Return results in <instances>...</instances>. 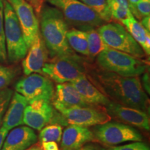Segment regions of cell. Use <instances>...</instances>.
I'll use <instances>...</instances> for the list:
<instances>
[{"instance_id":"cell-9","label":"cell","mask_w":150,"mask_h":150,"mask_svg":"<svg viewBox=\"0 0 150 150\" xmlns=\"http://www.w3.org/2000/svg\"><path fill=\"white\" fill-rule=\"evenodd\" d=\"M95 138L106 145H116L126 142L142 141V134L133 127L117 122H107L97 125L94 130Z\"/></svg>"},{"instance_id":"cell-19","label":"cell","mask_w":150,"mask_h":150,"mask_svg":"<svg viewBox=\"0 0 150 150\" xmlns=\"http://www.w3.org/2000/svg\"><path fill=\"white\" fill-rule=\"evenodd\" d=\"M29 102L20 93H13L4 116L2 127L8 130L23 125L24 112Z\"/></svg>"},{"instance_id":"cell-7","label":"cell","mask_w":150,"mask_h":150,"mask_svg":"<svg viewBox=\"0 0 150 150\" xmlns=\"http://www.w3.org/2000/svg\"><path fill=\"white\" fill-rule=\"evenodd\" d=\"M105 44L109 47L142 59L145 56L140 45L122 25L117 22L103 24L97 29Z\"/></svg>"},{"instance_id":"cell-32","label":"cell","mask_w":150,"mask_h":150,"mask_svg":"<svg viewBox=\"0 0 150 150\" xmlns=\"http://www.w3.org/2000/svg\"><path fill=\"white\" fill-rule=\"evenodd\" d=\"M40 145L42 150H60L58 143L54 141L42 142Z\"/></svg>"},{"instance_id":"cell-35","label":"cell","mask_w":150,"mask_h":150,"mask_svg":"<svg viewBox=\"0 0 150 150\" xmlns=\"http://www.w3.org/2000/svg\"><path fill=\"white\" fill-rule=\"evenodd\" d=\"M140 24H142V27L145 28L147 31H150V17H149V16L143 17V18H141V22H140Z\"/></svg>"},{"instance_id":"cell-39","label":"cell","mask_w":150,"mask_h":150,"mask_svg":"<svg viewBox=\"0 0 150 150\" xmlns=\"http://www.w3.org/2000/svg\"><path fill=\"white\" fill-rule=\"evenodd\" d=\"M102 150H109V149H102Z\"/></svg>"},{"instance_id":"cell-2","label":"cell","mask_w":150,"mask_h":150,"mask_svg":"<svg viewBox=\"0 0 150 150\" xmlns=\"http://www.w3.org/2000/svg\"><path fill=\"white\" fill-rule=\"evenodd\" d=\"M40 35L52 58L74 54L67 40L68 24L54 6L43 5L40 13Z\"/></svg>"},{"instance_id":"cell-8","label":"cell","mask_w":150,"mask_h":150,"mask_svg":"<svg viewBox=\"0 0 150 150\" xmlns=\"http://www.w3.org/2000/svg\"><path fill=\"white\" fill-rule=\"evenodd\" d=\"M42 71L49 79L57 83L71 82L85 74L81 60L75 54L52 58L45 63Z\"/></svg>"},{"instance_id":"cell-28","label":"cell","mask_w":150,"mask_h":150,"mask_svg":"<svg viewBox=\"0 0 150 150\" xmlns=\"http://www.w3.org/2000/svg\"><path fill=\"white\" fill-rule=\"evenodd\" d=\"M16 76V72L12 67L0 65V91L7 88Z\"/></svg>"},{"instance_id":"cell-26","label":"cell","mask_w":150,"mask_h":150,"mask_svg":"<svg viewBox=\"0 0 150 150\" xmlns=\"http://www.w3.org/2000/svg\"><path fill=\"white\" fill-rule=\"evenodd\" d=\"M7 60L6 47L4 35V20L3 0H0V61L6 62Z\"/></svg>"},{"instance_id":"cell-13","label":"cell","mask_w":150,"mask_h":150,"mask_svg":"<svg viewBox=\"0 0 150 150\" xmlns=\"http://www.w3.org/2000/svg\"><path fill=\"white\" fill-rule=\"evenodd\" d=\"M54 111L50 101L38 100L29 103L24 112L23 124L30 128L40 131L51 122Z\"/></svg>"},{"instance_id":"cell-14","label":"cell","mask_w":150,"mask_h":150,"mask_svg":"<svg viewBox=\"0 0 150 150\" xmlns=\"http://www.w3.org/2000/svg\"><path fill=\"white\" fill-rule=\"evenodd\" d=\"M47 60V50L40 33H39L22 61L24 74L26 76L33 73L43 74L42 69Z\"/></svg>"},{"instance_id":"cell-36","label":"cell","mask_w":150,"mask_h":150,"mask_svg":"<svg viewBox=\"0 0 150 150\" xmlns=\"http://www.w3.org/2000/svg\"><path fill=\"white\" fill-rule=\"evenodd\" d=\"M127 1H128L129 10L132 13L133 11L134 10L135 7H136V5L138 3L140 0H127Z\"/></svg>"},{"instance_id":"cell-24","label":"cell","mask_w":150,"mask_h":150,"mask_svg":"<svg viewBox=\"0 0 150 150\" xmlns=\"http://www.w3.org/2000/svg\"><path fill=\"white\" fill-rule=\"evenodd\" d=\"M62 134H63V127L59 124H52L50 125L44 127L40 131L39 134V141L47 142L54 141L56 142H61Z\"/></svg>"},{"instance_id":"cell-23","label":"cell","mask_w":150,"mask_h":150,"mask_svg":"<svg viewBox=\"0 0 150 150\" xmlns=\"http://www.w3.org/2000/svg\"><path fill=\"white\" fill-rule=\"evenodd\" d=\"M88 37V56L91 59L97 57L102 51L108 47L96 29H92L86 31Z\"/></svg>"},{"instance_id":"cell-38","label":"cell","mask_w":150,"mask_h":150,"mask_svg":"<svg viewBox=\"0 0 150 150\" xmlns=\"http://www.w3.org/2000/svg\"><path fill=\"white\" fill-rule=\"evenodd\" d=\"M76 150H96V149H95L93 145H84L83 147H81V148H79V149Z\"/></svg>"},{"instance_id":"cell-22","label":"cell","mask_w":150,"mask_h":150,"mask_svg":"<svg viewBox=\"0 0 150 150\" xmlns=\"http://www.w3.org/2000/svg\"><path fill=\"white\" fill-rule=\"evenodd\" d=\"M112 20L122 22L131 16L127 0H106Z\"/></svg>"},{"instance_id":"cell-30","label":"cell","mask_w":150,"mask_h":150,"mask_svg":"<svg viewBox=\"0 0 150 150\" xmlns=\"http://www.w3.org/2000/svg\"><path fill=\"white\" fill-rule=\"evenodd\" d=\"M109 150H150V148L145 142L137 141L125 145L113 147Z\"/></svg>"},{"instance_id":"cell-21","label":"cell","mask_w":150,"mask_h":150,"mask_svg":"<svg viewBox=\"0 0 150 150\" xmlns=\"http://www.w3.org/2000/svg\"><path fill=\"white\" fill-rule=\"evenodd\" d=\"M67 40L73 51L82 55L88 56V37L86 31L75 28L68 30L67 33Z\"/></svg>"},{"instance_id":"cell-12","label":"cell","mask_w":150,"mask_h":150,"mask_svg":"<svg viewBox=\"0 0 150 150\" xmlns=\"http://www.w3.org/2000/svg\"><path fill=\"white\" fill-rule=\"evenodd\" d=\"M105 108L111 118L114 117L117 120L129 126L149 131V116L143 110L112 102Z\"/></svg>"},{"instance_id":"cell-3","label":"cell","mask_w":150,"mask_h":150,"mask_svg":"<svg viewBox=\"0 0 150 150\" xmlns=\"http://www.w3.org/2000/svg\"><path fill=\"white\" fill-rule=\"evenodd\" d=\"M101 69L123 76H139L147 70V62L108 47L97 56Z\"/></svg>"},{"instance_id":"cell-17","label":"cell","mask_w":150,"mask_h":150,"mask_svg":"<svg viewBox=\"0 0 150 150\" xmlns=\"http://www.w3.org/2000/svg\"><path fill=\"white\" fill-rule=\"evenodd\" d=\"M37 136L27 126L17 127L7 134L1 150H26L36 143Z\"/></svg>"},{"instance_id":"cell-29","label":"cell","mask_w":150,"mask_h":150,"mask_svg":"<svg viewBox=\"0 0 150 150\" xmlns=\"http://www.w3.org/2000/svg\"><path fill=\"white\" fill-rule=\"evenodd\" d=\"M131 13L139 20H141L143 17L149 16L150 0H140Z\"/></svg>"},{"instance_id":"cell-33","label":"cell","mask_w":150,"mask_h":150,"mask_svg":"<svg viewBox=\"0 0 150 150\" xmlns=\"http://www.w3.org/2000/svg\"><path fill=\"white\" fill-rule=\"evenodd\" d=\"M30 4L33 6L35 11L37 13L40 14L41 9H42L43 5H44V0H26Z\"/></svg>"},{"instance_id":"cell-37","label":"cell","mask_w":150,"mask_h":150,"mask_svg":"<svg viewBox=\"0 0 150 150\" xmlns=\"http://www.w3.org/2000/svg\"><path fill=\"white\" fill-rule=\"evenodd\" d=\"M26 150H42L40 147V144H34L32 146L28 148Z\"/></svg>"},{"instance_id":"cell-6","label":"cell","mask_w":150,"mask_h":150,"mask_svg":"<svg viewBox=\"0 0 150 150\" xmlns=\"http://www.w3.org/2000/svg\"><path fill=\"white\" fill-rule=\"evenodd\" d=\"M94 106H75L61 109L59 110V115L53 117L52 120H54L56 124L60 125H78L84 127L97 126L111 120L106 108Z\"/></svg>"},{"instance_id":"cell-11","label":"cell","mask_w":150,"mask_h":150,"mask_svg":"<svg viewBox=\"0 0 150 150\" xmlns=\"http://www.w3.org/2000/svg\"><path fill=\"white\" fill-rule=\"evenodd\" d=\"M15 11L28 49L40 33L39 22L33 6L26 0H7Z\"/></svg>"},{"instance_id":"cell-31","label":"cell","mask_w":150,"mask_h":150,"mask_svg":"<svg viewBox=\"0 0 150 150\" xmlns=\"http://www.w3.org/2000/svg\"><path fill=\"white\" fill-rule=\"evenodd\" d=\"M141 82L142 86L143 89H145V93L149 95L150 93V79H149V73L147 72V71L142 74V81Z\"/></svg>"},{"instance_id":"cell-27","label":"cell","mask_w":150,"mask_h":150,"mask_svg":"<svg viewBox=\"0 0 150 150\" xmlns=\"http://www.w3.org/2000/svg\"><path fill=\"white\" fill-rule=\"evenodd\" d=\"M13 91L10 88H6L0 91V127L2 125L4 116L12 97Z\"/></svg>"},{"instance_id":"cell-15","label":"cell","mask_w":150,"mask_h":150,"mask_svg":"<svg viewBox=\"0 0 150 150\" xmlns=\"http://www.w3.org/2000/svg\"><path fill=\"white\" fill-rule=\"evenodd\" d=\"M52 100V105L58 111L75 106H91L84 102L77 90L71 82L58 83Z\"/></svg>"},{"instance_id":"cell-16","label":"cell","mask_w":150,"mask_h":150,"mask_svg":"<svg viewBox=\"0 0 150 150\" xmlns=\"http://www.w3.org/2000/svg\"><path fill=\"white\" fill-rule=\"evenodd\" d=\"M95 139L93 132L88 127L69 125L62 134L61 149L76 150Z\"/></svg>"},{"instance_id":"cell-1","label":"cell","mask_w":150,"mask_h":150,"mask_svg":"<svg viewBox=\"0 0 150 150\" xmlns=\"http://www.w3.org/2000/svg\"><path fill=\"white\" fill-rule=\"evenodd\" d=\"M95 77L106 95L119 104L147 112L149 98L139 76H123L106 70L97 71Z\"/></svg>"},{"instance_id":"cell-20","label":"cell","mask_w":150,"mask_h":150,"mask_svg":"<svg viewBox=\"0 0 150 150\" xmlns=\"http://www.w3.org/2000/svg\"><path fill=\"white\" fill-rule=\"evenodd\" d=\"M122 24L126 27L129 33L134 38L140 46L141 47L145 55L150 54V34L149 31L146 30L142 27L140 22L135 19L133 14H131L128 18L123 20Z\"/></svg>"},{"instance_id":"cell-34","label":"cell","mask_w":150,"mask_h":150,"mask_svg":"<svg viewBox=\"0 0 150 150\" xmlns=\"http://www.w3.org/2000/svg\"><path fill=\"white\" fill-rule=\"evenodd\" d=\"M8 134V131L4 128V127H0V150H1L2 148V145L4 140L6 137L7 134Z\"/></svg>"},{"instance_id":"cell-5","label":"cell","mask_w":150,"mask_h":150,"mask_svg":"<svg viewBox=\"0 0 150 150\" xmlns=\"http://www.w3.org/2000/svg\"><path fill=\"white\" fill-rule=\"evenodd\" d=\"M4 35L7 59L11 63H16L25 57L28 49L24 41L20 22L7 0H3Z\"/></svg>"},{"instance_id":"cell-4","label":"cell","mask_w":150,"mask_h":150,"mask_svg":"<svg viewBox=\"0 0 150 150\" xmlns=\"http://www.w3.org/2000/svg\"><path fill=\"white\" fill-rule=\"evenodd\" d=\"M63 15L68 25L86 31L97 29L104 21L95 11L79 0H46Z\"/></svg>"},{"instance_id":"cell-18","label":"cell","mask_w":150,"mask_h":150,"mask_svg":"<svg viewBox=\"0 0 150 150\" xmlns=\"http://www.w3.org/2000/svg\"><path fill=\"white\" fill-rule=\"evenodd\" d=\"M76 88L84 102L92 106H103L106 107L111 101L102 93L88 79L86 74L71 81Z\"/></svg>"},{"instance_id":"cell-10","label":"cell","mask_w":150,"mask_h":150,"mask_svg":"<svg viewBox=\"0 0 150 150\" xmlns=\"http://www.w3.org/2000/svg\"><path fill=\"white\" fill-rule=\"evenodd\" d=\"M17 93H20L31 103L38 100L51 101L54 88L51 79L38 73H33L22 78L15 86Z\"/></svg>"},{"instance_id":"cell-25","label":"cell","mask_w":150,"mask_h":150,"mask_svg":"<svg viewBox=\"0 0 150 150\" xmlns=\"http://www.w3.org/2000/svg\"><path fill=\"white\" fill-rule=\"evenodd\" d=\"M79 1L95 11L104 22H110L112 21L111 16L106 0H79Z\"/></svg>"}]
</instances>
